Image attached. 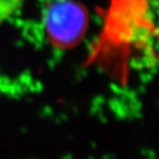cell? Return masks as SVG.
Returning a JSON list of instances; mask_svg holds the SVG:
<instances>
[{
    "instance_id": "obj_4",
    "label": "cell",
    "mask_w": 159,
    "mask_h": 159,
    "mask_svg": "<svg viewBox=\"0 0 159 159\" xmlns=\"http://www.w3.org/2000/svg\"><path fill=\"white\" fill-rule=\"evenodd\" d=\"M148 159H156L155 157H151V158H148Z\"/></svg>"
},
{
    "instance_id": "obj_2",
    "label": "cell",
    "mask_w": 159,
    "mask_h": 159,
    "mask_svg": "<svg viewBox=\"0 0 159 159\" xmlns=\"http://www.w3.org/2000/svg\"><path fill=\"white\" fill-rule=\"evenodd\" d=\"M140 78H141V81L143 83H149L150 81H152V75L150 74V73H144V72H142V74L140 75Z\"/></svg>"
},
{
    "instance_id": "obj_3",
    "label": "cell",
    "mask_w": 159,
    "mask_h": 159,
    "mask_svg": "<svg viewBox=\"0 0 159 159\" xmlns=\"http://www.w3.org/2000/svg\"><path fill=\"white\" fill-rule=\"evenodd\" d=\"M154 48L156 51H159V41H157V43L154 44Z\"/></svg>"
},
{
    "instance_id": "obj_1",
    "label": "cell",
    "mask_w": 159,
    "mask_h": 159,
    "mask_svg": "<svg viewBox=\"0 0 159 159\" xmlns=\"http://www.w3.org/2000/svg\"><path fill=\"white\" fill-rule=\"evenodd\" d=\"M89 24L86 8L77 0H53L43 12L48 41L60 50H70L83 41Z\"/></svg>"
}]
</instances>
